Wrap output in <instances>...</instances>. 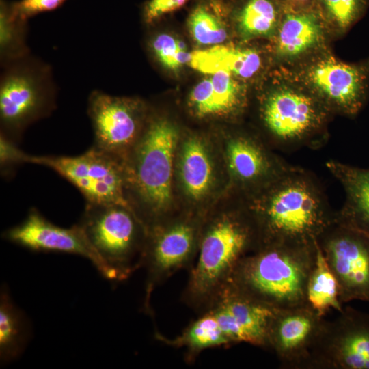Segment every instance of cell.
<instances>
[{"mask_svg":"<svg viewBox=\"0 0 369 369\" xmlns=\"http://www.w3.org/2000/svg\"><path fill=\"white\" fill-rule=\"evenodd\" d=\"M256 223L260 245H314L336 217L313 174L289 166L258 191L241 196Z\"/></svg>","mask_w":369,"mask_h":369,"instance_id":"1","label":"cell"},{"mask_svg":"<svg viewBox=\"0 0 369 369\" xmlns=\"http://www.w3.org/2000/svg\"><path fill=\"white\" fill-rule=\"evenodd\" d=\"M260 245L256 223L241 197L223 209L212 208L203 221L184 302L200 314L207 310L227 288L239 262Z\"/></svg>","mask_w":369,"mask_h":369,"instance_id":"2","label":"cell"},{"mask_svg":"<svg viewBox=\"0 0 369 369\" xmlns=\"http://www.w3.org/2000/svg\"><path fill=\"white\" fill-rule=\"evenodd\" d=\"M180 136L167 118L148 116L126 159L127 197L147 230L175 216V160Z\"/></svg>","mask_w":369,"mask_h":369,"instance_id":"3","label":"cell"},{"mask_svg":"<svg viewBox=\"0 0 369 369\" xmlns=\"http://www.w3.org/2000/svg\"><path fill=\"white\" fill-rule=\"evenodd\" d=\"M316 242L261 245L239 262L227 288L275 310L309 304L307 287Z\"/></svg>","mask_w":369,"mask_h":369,"instance_id":"4","label":"cell"},{"mask_svg":"<svg viewBox=\"0 0 369 369\" xmlns=\"http://www.w3.org/2000/svg\"><path fill=\"white\" fill-rule=\"evenodd\" d=\"M282 79L260 100V117L272 146L284 150L321 146L332 113L294 75Z\"/></svg>","mask_w":369,"mask_h":369,"instance_id":"5","label":"cell"},{"mask_svg":"<svg viewBox=\"0 0 369 369\" xmlns=\"http://www.w3.org/2000/svg\"><path fill=\"white\" fill-rule=\"evenodd\" d=\"M79 224L107 268L111 280L128 279L143 267L148 231L131 208L86 202Z\"/></svg>","mask_w":369,"mask_h":369,"instance_id":"6","label":"cell"},{"mask_svg":"<svg viewBox=\"0 0 369 369\" xmlns=\"http://www.w3.org/2000/svg\"><path fill=\"white\" fill-rule=\"evenodd\" d=\"M3 69L1 135L16 143L28 126L55 109L57 89L50 66L31 55Z\"/></svg>","mask_w":369,"mask_h":369,"instance_id":"7","label":"cell"},{"mask_svg":"<svg viewBox=\"0 0 369 369\" xmlns=\"http://www.w3.org/2000/svg\"><path fill=\"white\" fill-rule=\"evenodd\" d=\"M175 185L186 202L182 212L205 215L230 187L221 151L205 137L180 138L175 160Z\"/></svg>","mask_w":369,"mask_h":369,"instance_id":"8","label":"cell"},{"mask_svg":"<svg viewBox=\"0 0 369 369\" xmlns=\"http://www.w3.org/2000/svg\"><path fill=\"white\" fill-rule=\"evenodd\" d=\"M294 76L333 114L357 115L369 92V59L346 63L320 51Z\"/></svg>","mask_w":369,"mask_h":369,"instance_id":"9","label":"cell"},{"mask_svg":"<svg viewBox=\"0 0 369 369\" xmlns=\"http://www.w3.org/2000/svg\"><path fill=\"white\" fill-rule=\"evenodd\" d=\"M204 216L185 212L147 230L143 267L146 270L144 308L150 312L154 288L196 258Z\"/></svg>","mask_w":369,"mask_h":369,"instance_id":"10","label":"cell"},{"mask_svg":"<svg viewBox=\"0 0 369 369\" xmlns=\"http://www.w3.org/2000/svg\"><path fill=\"white\" fill-rule=\"evenodd\" d=\"M27 163L51 168L74 185L86 202L130 208L124 162L93 146L76 156H31Z\"/></svg>","mask_w":369,"mask_h":369,"instance_id":"11","label":"cell"},{"mask_svg":"<svg viewBox=\"0 0 369 369\" xmlns=\"http://www.w3.org/2000/svg\"><path fill=\"white\" fill-rule=\"evenodd\" d=\"M317 241L337 279L340 301H369V234L336 213Z\"/></svg>","mask_w":369,"mask_h":369,"instance_id":"12","label":"cell"},{"mask_svg":"<svg viewBox=\"0 0 369 369\" xmlns=\"http://www.w3.org/2000/svg\"><path fill=\"white\" fill-rule=\"evenodd\" d=\"M87 113L94 134L93 147L124 163L145 126L146 105L138 99L96 90L90 94Z\"/></svg>","mask_w":369,"mask_h":369,"instance_id":"13","label":"cell"},{"mask_svg":"<svg viewBox=\"0 0 369 369\" xmlns=\"http://www.w3.org/2000/svg\"><path fill=\"white\" fill-rule=\"evenodd\" d=\"M270 145L245 133L226 137L221 153L230 187L236 195L245 196L262 188L290 164L271 150Z\"/></svg>","mask_w":369,"mask_h":369,"instance_id":"14","label":"cell"},{"mask_svg":"<svg viewBox=\"0 0 369 369\" xmlns=\"http://www.w3.org/2000/svg\"><path fill=\"white\" fill-rule=\"evenodd\" d=\"M341 312L333 325H325L311 355L327 366L369 369V317L351 309Z\"/></svg>","mask_w":369,"mask_h":369,"instance_id":"15","label":"cell"},{"mask_svg":"<svg viewBox=\"0 0 369 369\" xmlns=\"http://www.w3.org/2000/svg\"><path fill=\"white\" fill-rule=\"evenodd\" d=\"M3 237L33 251L80 255L90 260L105 277L110 279L107 268L79 223L69 228H61L32 208L25 220L6 230Z\"/></svg>","mask_w":369,"mask_h":369,"instance_id":"16","label":"cell"},{"mask_svg":"<svg viewBox=\"0 0 369 369\" xmlns=\"http://www.w3.org/2000/svg\"><path fill=\"white\" fill-rule=\"evenodd\" d=\"M277 310L226 288L205 311L214 316L230 345L245 342L268 346L269 329Z\"/></svg>","mask_w":369,"mask_h":369,"instance_id":"17","label":"cell"},{"mask_svg":"<svg viewBox=\"0 0 369 369\" xmlns=\"http://www.w3.org/2000/svg\"><path fill=\"white\" fill-rule=\"evenodd\" d=\"M309 304L277 310L271 323L268 346L286 364L310 358L325 324Z\"/></svg>","mask_w":369,"mask_h":369,"instance_id":"18","label":"cell"},{"mask_svg":"<svg viewBox=\"0 0 369 369\" xmlns=\"http://www.w3.org/2000/svg\"><path fill=\"white\" fill-rule=\"evenodd\" d=\"M329 33L316 10H284L273 38V51L282 63H295L322 51Z\"/></svg>","mask_w":369,"mask_h":369,"instance_id":"19","label":"cell"},{"mask_svg":"<svg viewBox=\"0 0 369 369\" xmlns=\"http://www.w3.org/2000/svg\"><path fill=\"white\" fill-rule=\"evenodd\" d=\"M247 103L246 89L227 72H217L199 82L189 94L191 113L200 119L240 114Z\"/></svg>","mask_w":369,"mask_h":369,"instance_id":"20","label":"cell"},{"mask_svg":"<svg viewBox=\"0 0 369 369\" xmlns=\"http://www.w3.org/2000/svg\"><path fill=\"white\" fill-rule=\"evenodd\" d=\"M326 167L342 185L345 201L338 218L369 234V169L338 161L326 163Z\"/></svg>","mask_w":369,"mask_h":369,"instance_id":"21","label":"cell"},{"mask_svg":"<svg viewBox=\"0 0 369 369\" xmlns=\"http://www.w3.org/2000/svg\"><path fill=\"white\" fill-rule=\"evenodd\" d=\"M189 66L205 74L227 72L241 81L259 74L263 59L256 49L218 44L191 52Z\"/></svg>","mask_w":369,"mask_h":369,"instance_id":"22","label":"cell"},{"mask_svg":"<svg viewBox=\"0 0 369 369\" xmlns=\"http://www.w3.org/2000/svg\"><path fill=\"white\" fill-rule=\"evenodd\" d=\"M284 9L278 0H241L232 12L240 38L244 40L272 38Z\"/></svg>","mask_w":369,"mask_h":369,"instance_id":"23","label":"cell"},{"mask_svg":"<svg viewBox=\"0 0 369 369\" xmlns=\"http://www.w3.org/2000/svg\"><path fill=\"white\" fill-rule=\"evenodd\" d=\"M156 338L172 346L184 347L189 361L204 350L230 345L215 318L208 311L200 314L177 337L169 339L157 333Z\"/></svg>","mask_w":369,"mask_h":369,"instance_id":"24","label":"cell"},{"mask_svg":"<svg viewBox=\"0 0 369 369\" xmlns=\"http://www.w3.org/2000/svg\"><path fill=\"white\" fill-rule=\"evenodd\" d=\"M27 319L12 301L5 288L0 296V360L3 364L18 357L29 338Z\"/></svg>","mask_w":369,"mask_h":369,"instance_id":"25","label":"cell"},{"mask_svg":"<svg viewBox=\"0 0 369 369\" xmlns=\"http://www.w3.org/2000/svg\"><path fill=\"white\" fill-rule=\"evenodd\" d=\"M228 8L219 0H206L198 3L188 18V27L193 40L202 46L221 44L228 38L225 21Z\"/></svg>","mask_w":369,"mask_h":369,"instance_id":"26","label":"cell"},{"mask_svg":"<svg viewBox=\"0 0 369 369\" xmlns=\"http://www.w3.org/2000/svg\"><path fill=\"white\" fill-rule=\"evenodd\" d=\"M309 305L322 316L329 309L342 312L337 279L316 241V257L307 287Z\"/></svg>","mask_w":369,"mask_h":369,"instance_id":"27","label":"cell"},{"mask_svg":"<svg viewBox=\"0 0 369 369\" xmlns=\"http://www.w3.org/2000/svg\"><path fill=\"white\" fill-rule=\"evenodd\" d=\"M27 20L19 17L11 2H0V60L4 67L30 55L27 44Z\"/></svg>","mask_w":369,"mask_h":369,"instance_id":"28","label":"cell"},{"mask_svg":"<svg viewBox=\"0 0 369 369\" xmlns=\"http://www.w3.org/2000/svg\"><path fill=\"white\" fill-rule=\"evenodd\" d=\"M369 0H317L316 10L329 32L343 34L366 14Z\"/></svg>","mask_w":369,"mask_h":369,"instance_id":"29","label":"cell"},{"mask_svg":"<svg viewBox=\"0 0 369 369\" xmlns=\"http://www.w3.org/2000/svg\"><path fill=\"white\" fill-rule=\"evenodd\" d=\"M149 46L154 57L166 68L176 70L189 64L191 53L181 41L169 34L155 36L150 40Z\"/></svg>","mask_w":369,"mask_h":369,"instance_id":"30","label":"cell"},{"mask_svg":"<svg viewBox=\"0 0 369 369\" xmlns=\"http://www.w3.org/2000/svg\"><path fill=\"white\" fill-rule=\"evenodd\" d=\"M66 0H20L11 2L14 12L22 19L29 18L40 13L53 10L61 6Z\"/></svg>","mask_w":369,"mask_h":369,"instance_id":"31","label":"cell"},{"mask_svg":"<svg viewBox=\"0 0 369 369\" xmlns=\"http://www.w3.org/2000/svg\"><path fill=\"white\" fill-rule=\"evenodd\" d=\"M189 0H148L143 8L144 22L152 24L161 16L183 6Z\"/></svg>","mask_w":369,"mask_h":369,"instance_id":"32","label":"cell"},{"mask_svg":"<svg viewBox=\"0 0 369 369\" xmlns=\"http://www.w3.org/2000/svg\"><path fill=\"white\" fill-rule=\"evenodd\" d=\"M29 156V154L19 149L16 142L3 135H0V163L3 172L16 165L27 163Z\"/></svg>","mask_w":369,"mask_h":369,"instance_id":"33","label":"cell"},{"mask_svg":"<svg viewBox=\"0 0 369 369\" xmlns=\"http://www.w3.org/2000/svg\"><path fill=\"white\" fill-rule=\"evenodd\" d=\"M284 10H316L317 0H278Z\"/></svg>","mask_w":369,"mask_h":369,"instance_id":"34","label":"cell"}]
</instances>
